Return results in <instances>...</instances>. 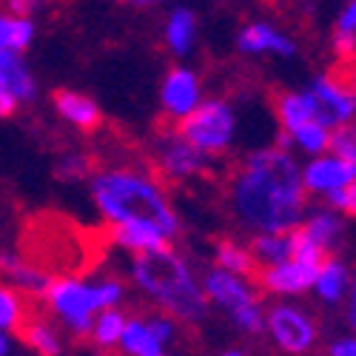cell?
Returning a JSON list of instances; mask_svg holds the SVG:
<instances>
[{"label":"cell","mask_w":356,"mask_h":356,"mask_svg":"<svg viewBox=\"0 0 356 356\" xmlns=\"http://www.w3.org/2000/svg\"><path fill=\"white\" fill-rule=\"evenodd\" d=\"M225 211L243 234H282L305 220L308 194L293 152L271 143L245 152L225 177Z\"/></svg>","instance_id":"1"},{"label":"cell","mask_w":356,"mask_h":356,"mask_svg":"<svg viewBox=\"0 0 356 356\" xmlns=\"http://www.w3.org/2000/svg\"><path fill=\"white\" fill-rule=\"evenodd\" d=\"M86 186L88 200H92L97 217L106 225H117L126 220H148L160 225L171 236V243L183 234V220L171 200L168 186L145 160L97 165Z\"/></svg>","instance_id":"2"},{"label":"cell","mask_w":356,"mask_h":356,"mask_svg":"<svg viewBox=\"0 0 356 356\" xmlns=\"http://www.w3.org/2000/svg\"><path fill=\"white\" fill-rule=\"evenodd\" d=\"M126 280L145 305L168 314L180 325L197 328L211 316L202 291V271L174 245L143 257H126Z\"/></svg>","instance_id":"3"},{"label":"cell","mask_w":356,"mask_h":356,"mask_svg":"<svg viewBox=\"0 0 356 356\" xmlns=\"http://www.w3.org/2000/svg\"><path fill=\"white\" fill-rule=\"evenodd\" d=\"M40 311L60 325L69 339L88 342L95 314L100 311L92 274H51V282L40 296Z\"/></svg>","instance_id":"4"},{"label":"cell","mask_w":356,"mask_h":356,"mask_svg":"<svg viewBox=\"0 0 356 356\" xmlns=\"http://www.w3.org/2000/svg\"><path fill=\"white\" fill-rule=\"evenodd\" d=\"M240 111H236L234 100L222 95L205 97L197 106V111H191L183 123H177V131L211 163L225 160L234 152L236 143H240Z\"/></svg>","instance_id":"5"},{"label":"cell","mask_w":356,"mask_h":356,"mask_svg":"<svg viewBox=\"0 0 356 356\" xmlns=\"http://www.w3.org/2000/svg\"><path fill=\"white\" fill-rule=\"evenodd\" d=\"M145 163L154 168V174L168 188L202 180L211 168V160L205 154H200L197 148L177 131V126H163L152 140H148Z\"/></svg>","instance_id":"6"},{"label":"cell","mask_w":356,"mask_h":356,"mask_svg":"<svg viewBox=\"0 0 356 356\" xmlns=\"http://www.w3.org/2000/svg\"><path fill=\"white\" fill-rule=\"evenodd\" d=\"M265 337L282 356H308L319 342V322L296 300L265 305Z\"/></svg>","instance_id":"7"},{"label":"cell","mask_w":356,"mask_h":356,"mask_svg":"<svg viewBox=\"0 0 356 356\" xmlns=\"http://www.w3.org/2000/svg\"><path fill=\"white\" fill-rule=\"evenodd\" d=\"M183 325L163 311H134L126 319V331L117 345V356H168L180 339Z\"/></svg>","instance_id":"8"},{"label":"cell","mask_w":356,"mask_h":356,"mask_svg":"<svg viewBox=\"0 0 356 356\" xmlns=\"http://www.w3.org/2000/svg\"><path fill=\"white\" fill-rule=\"evenodd\" d=\"M202 100H205L202 74L188 63H171L157 88L160 114L168 120V126L183 123L191 111H197Z\"/></svg>","instance_id":"9"},{"label":"cell","mask_w":356,"mask_h":356,"mask_svg":"<svg viewBox=\"0 0 356 356\" xmlns=\"http://www.w3.org/2000/svg\"><path fill=\"white\" fill-rule=\"evenodd\" d=\"M305 95L314 108V120L322 123L328 131L356 123V97L350 95V88L339 72L311 77V83L305 86Z\"/></svg>","instance_id":"10"},{"label":"cell","mask_w":356,"mask_h":356,"mask_svg":"<svg viewBox=\"0 0 356 356\" xmlns=\"http://www.w3.org/2000/svg\"><path fill=\"white\" fill-rule=\"evenodd\" d=\"M202 291H205V300H209L211 311H220L228 319L257 302H262V293L254 285V280L220 271L214 265H209V268L202 271Z\"/></svg>","instance_id":"11"},{"label":"cell","mask_w":356,"mask_h":356,"mask_svg":"<svg viewBox=\"0 0 356 356\" xmlns=\"http://www.w3.org/2000/svg\"><path fill=\"white\" fill-rule=\"evenodd\" d=\"M319 265L288 259L271 268H259L254 274V285L259 288L262 296H274V300H300V296L314 291Z\"/></svg>","instance_id":"12"},{"label":"cell","mask_w":356,"mask_h":356,"mask_svg":"<svg viewBox=\"0 0 356 356\" xmlns=\"http://www.w3.org/2000/svg\"><path fill=\"white\" fill-rule=\"evenodd\" d=\"M234 46L243 57H280V60H291V57L300 54L296 40L268 20L243 23L240 29H236Z\"/></svg>","instance_id":"13"},{"label":"cell","mask_w":356,"mask_h":356,"mask_svg":"<svg viewBox=\"0 0 356 356\" xmlns=\"http://www.w3.org/2000/svg\"><path fill=\"white\" fill-rule=\"evenodd\" d=\"M160 40L163 49L174 57V63H188V57H194L197 46H200V15L194 6L174 3L165 9L163 15V26H160Z\"/></svg>","instance_id":"14"},{"label":"cell","mask_w":356,"mask_h":356,"mask_svg":"<svg viewBox=\"0 0 356 356\" xmlns=\"http://www.w3.org/2000/svg\"><path fill=\"white\" fill-rule=\"evenodd\" d=\"M108 243L123 251L126 257H143V254H154L171 245V236L148 220H126L117 225H106Z\"/></svg>","instance_id":"15"},{"label":"cell","mask_w":356,"mask_h":356,"mask_svg":"<svg viewBox=\"0 0 356 356\" xmlns=\"http://www.w3.org/2000/svg\"><path fill=\"white\" fill-rule=\"evenodd\" d=\"M350 183H356V165L328 154H319L311 157L302 165V188L308 197H328L339 188H348Z\"/></svg>","instance_id":"16"},{"label":"cell","mask_w":356,"mask_h":356,"mask_svg":"<svg viewBox=\"0 0 356 356\" xmlns=\"http://www.w3.org/2000/svg\"><path fill=\"white\" fill-rule=\"evenodd\" d=\"M0 282L20 291L29 302H40V296L46 293V288L51 282V274L46 268H40L35 259L23 257L20 251L3 248L0 251Z\"/></svg>","instance_id":"17"},{"label":"cell","mask_w":356,"mask_h":356,"mask_svg":"<svg viewBox=\"0 0 356 356\" xmlns=\"http://www.w3.org/2000/svg\"><path fill=\"white\" fill-rule=\"evenodd\" d=\"M51 108L69 129H74L80 134H95L103 126L100 103L92 95L77 92V88H57L51 95Z\"/></svg>","instance_id":"18"},{"label":"cell","mask_w":356,"mask_h":356,"mask_svg":"<svg viewBox=\"0 0 356 356\" xmlns=\"http://www.w3.org/2000/svg\"><path fill=\"white\" fill-rule=\"evenodd\" d=\"M17 337L32 356H66V350H69V337L63 334L60 325L51 316H46L43 311L29 314Z\"/></svg>","instance_id":"19"},{"label":"cell","mask_w":356,"mask_h":356,"mask_svg":"<svg viewBox=\"0 0 356 356\" xmlns=\"http://www.w3.org/2000/svg\"><path fill=\"white\" fill-rule=\"evenodd\" d=\"M0 88L17 100V106H32L40 97V83L29 66L26 54L17 51H0Z\"/></svg>","instance_id":"20"},{"label":"cell","mask_w":356,"mask_h":356,"mask_svg":"<svg viewBox=\"0 0 356 356\" xmlns=\"http://www.w3.org/2000/svg\"><path fill=\"white\" fill-rule=\"evenodd\" d=\"M300 231L308 236L314 245H319L325 254H337L342 236H345V217L337 214L328 205H319V209H311L305 211V220L300 222Z\"/></svg>","instance_id":"21"},{"label":"cell","mask_w":356,"mask_h":356,"mask_svg":"<svg viewBox=\"0 0 356 356\" xmlns=\"http://www.w3.org/2000/svg\"><path fill=\"white\" fill-rule=\"evenodd\" d=\"M350 274L353 268L339 257V254H331L328 259H325L319 265V271H316V282H314V296L322 302V305H339L345 302V296H348V288H350Z\"/></svg>","instance_id":"22"},{"label":"cell","mask_w":356,"mask_h":356,"mask_svg":"<svg viewBox=\"0 0 356 356\" xmlns=\"http://www.w3.org/2000/svg\"><path fill=\"white\" fill-rule=\"evenodd\" d=\"M274 120H277V134L288 137L305 123H314V108L305 95V88H285V92L274 95Z\"/></svg>","instance_id":"23"},{"label":"cell","mask_w":356,"mask_h":356,"mask_svg":"<svg viewBox=\"0 0 356 356\" xmlns=\"http://www.w3.org/2000/svg\"><path fill=\"white\" fill-rule=\"evenodd\" d=\"M211 265L220 271L248 277V280H254V274H257V262L251 257L248 243L234 240V236H220V240L211 245Z\"/></svg>","instance_id":"24"},{"label":"cell","mask_w":356,"mask_h":356,"mask_svg":"<svg viewBox=\"0 0 356 356\" xmlns=\"http://www.w3.org/2000/svg\"><path fill=\"white\" fill-rule=\"evenodd\" d=\"M38 40V23L35 17L12 15L0 9V51H17L26 54Z\"/></svg>","instance_id":"25"},{"label":"cell","mask_w":356,"mask_h":356,"mask_svg":"<svg viewBox=\"0 0 356 356\" xmlns=\"http://www.w3.org/2000/svg\"><path fill=\"white\" fill-rule=\"evenodd\" d=\"M248 248L251 257L257 262V271L259 268H271V265L288 262L293 254V234L282 231V234H254L248 236Z\"/></svg>","instance_id":"26"},{"label":"cell","mask_w":356,"mask_h":356,"mask_svg":"<svg viewBox=\"0 0 356 356\" xmlns=\"http://www.w3.org/2000/svg\"><path fill=\"white\" fill-rule=\"evenodd\" d=\"M126 319H129V311L126 308H106V311H97L95 314V322H92V331H88V342H92L95 350H117L120 345V337L126 331Z\"/></svg>","instance_id":"27"},{"label":"cell","mask_w":356,"mask_h":356,"mask_svg":"<svg viewBox=\"0 0 356 356\" xmlns=\"http://www.w3.org/2000/svg\"><path fill=\"white\" fill-rule=\"evenodd\" d=\"M277 145L288 148V152H296V154H302V157H319V154H328V145H331V131L325 129L322 123H305L302 129H296L293 134L282 137L277 134L274 140Z\"/></svg>","instance_id":"28"},{"label":"cell","mask_w":356,"mask_h":356,"mask_svg":"<svg viewBox=\"0 0 356 356\" xmlns=\"http://www.w3.org/2000/svg\"><path fill=\"white\" fill-rule=\"evenodd\" d=\"M92 285H95V296H97V308H126L129 296H131V285L126 280V274L117 271H100L92 274Z\"/></svg>","instance_id":"29"},{"label":"cell","mask_w":356,"mask_h":356,"mask_svg":"<svg viewBox=\"0 0 356 356\" xmlns=\"http://www.w3.org/2000/svg\"><path fill=\"white\" fill-rule=\"evenodd\" d=\"M32 311H35L32 302H29L20 291H15L6 282H0V331H6L12 337L20 334L23 322L29 319Z\"/></svg>","instance_id":"30"},{"label":"cell","mask_w":356,"mask_h":356,"mask_svg":"<svg viewBox=\"0 0 356 356\" xmlns=\"http://www.w3.org/2000/svg\"><path fill=\"white\" fill-rule=\"evenodd\" d=\"M95 157L83 152V148H69V152L60 154V160H57L54 165V174L60 177L63 183H88L95 174Z\"/></svg>","instance_id":"31"},{"label":"cell","mask_w":356,"mask_h":356,"mask_svg":"<svg viewBox=\"0 0 356 356\" xmlns=\"http://www.w3.org/2000/svg\"><path fill=\"white\" fill-rule=\"evenodd\" d=\"M328 152H331L334 157H339V160L356 165V123L331 131V145H328Z\"/></svg>","instance_id":"32"},{"label":"cell","mask_w":356,"mask_h":356,"mask_svg":"<svg viewBox=\"0 0 356 356\" xmlns=\"http://www.w3.org/2000/svg\"><path fill=\"white\" fill-rule=\"evenodd\" d=\"M54 3L57 0H0V9H6L12 15H23V17H38Z\"/></svg>","instance_id":"33"},{"label":"cell","mask_w":356,"mask_h":356,"mask_svg":"<svg viewBox=\"0 0 356 356\" xmlns=\"http://www.w3.org/2000/svg\"><path fill=\"white\" fill-rule=\"evenodd\" d=\"M334 54L339 66H356V35H348V32H334Z\"/></svg>","instance_id":"34"},{"label":"cell","mask_w":356,"mask_h":356,"mask_svg":"<svg viewBox=\"0 0 356 356\" xmlns=\"http://www.w3.org/2000/svg\"><path fill=\"white\" fill-rule=\"evenodd\" d=\"M325 356H356V334L334 337L325 345Z\"/></svg>","instance_id":"35"},{"label":"cell","mask_w":356,"mask_h":356,"mask_svg":"<svg viewBox=\"0 0 356 356\" xmlns=\"http://www.w3.org/2000/svg\"><path fill=\"white\" fill-rule=\"evenodd\" d=\"M345 322H348V328L350 334H356V268L350 274V288H348V296H345Z\"/></svg>","instance_id":"36"},{"label":"cell","mask_w":356,"mask_h":356,"mask_svg":"<svg viewBox=\"0 0 356 356\" xmlns=\"http://www.w3.org/2000/svg\"><path fill=\"white\" fill-rule=\"evenodd\" d=\"M334 32L356 35V0H348V6L339 12V17H337V29H334Z\"/></svg>","instance_id":"37"},{"label":"cell","mask_w":356,"mask_h":356,"mask_svg":"<svg viewBox=\"0 0 356 356\" xmlns=\"http://www.w3.org/2000/svg\"><path fill=\"white\" fill-rule=\"evenodd\" d=\"M129 9H137V12H154V9H168L174 3H183V0H120Z\"/></svg>","instance_id":"38"},{"label":"cell","mask_w":356,"mask_h":356,"mask_svg":"<svg viewBox=\"0 0 356 356\" xmlns=\"http://www.w3.org/2000/svg\"><path fill=\"white\" fill-rule=\"evenodd\" d=\"M17 108H20L17 100L6 92V88H0V120H9V117H15Z\"/></svg>","instance_id":"39"},{"label":"cell","mask_w":356,"mask_h":356,"mask_svg":"<svg viewBox=\"0 0 356 356\" xmlns=\"http://www.w3.org/2000/svg\"><path fill=\"white\" fill-rule=\"evenodd\" d=\"M0 356H15V337L0 331Z\"/></svg>","instance_id":"40"},{"label":"cell","mask_w":356,"mask_h":356,"mask_svg":"<svg viewBox=\"0 0 356 356\" xmlns=\"http://www.w3.org/2000/svg\"><path fill=\"white\" fill-rule=\"evenodd\" d=\"M339 74L345 77L348 88H350V95L356 97V66H339Z\"/></svg>","instance_id":"41"},{"label":"cell","mask_w":356,"mask_h":356,"mask_svg":"<svg viewBox=\"0 0 356 356\" xmlns=\"http://www.w3.org/2000/svg\"><path fill=\"white\" fill-rule=\"evenodd\" d=\"M220 356H248V350L245 348H225Z\"/></svg>","instance_id":"42"},{"label":"cell","mask_w":356,"mask_h":356,"mask_svg":"<svg viewBox=\"0 0 356 356\" xmlns=\"http://www.w3.org/2000/svg\"><path fill=\"white\" fill-rule=\"evenodd\" d=\"M86 356H117V353H111V350H88Z\"/></svg>","instance_id":"43"}]
</instances>
